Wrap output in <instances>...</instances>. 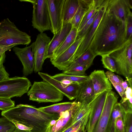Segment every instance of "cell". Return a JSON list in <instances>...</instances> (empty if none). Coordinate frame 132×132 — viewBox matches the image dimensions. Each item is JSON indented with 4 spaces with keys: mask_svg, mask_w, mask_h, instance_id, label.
Returning a JSON list of instances; mask_svg holds the SVG:
<instances>
[{
    "mask_svg": "<svg viewBox=\"0 0 132 132\" xmlns=\"http://www.w3.org/2000/svg\"><path fill=\"white\" fill-rule=\"evenodd\" d=\"M15 102L10 98H0V110L2 111L15 106Z\"/></svg>",
    "mask_w": 132,
    "mask_h": 132,
    "instance_id": "cell-34",
    "label": "cell"
},
{
    "mask_svg": "<svg viewBox=\"0 0 132 132\" xmlns=\"http://www.w3.org/2000/svg\"><path fill=\"white\" fill-rule=\"evenodd\" d=\"M94 0H79L77 10L70 23L72 27L78 30L85 15L93 4Z\"/></svg>",
    "mask_w": 132,
    "mask_h": 132,
    "instance_id": "cell-20",
    "label": "cell"
},
{
    "mask_svg": "<svg viewBox=\"0 0 132 132\" xmlns=\"http://www.w3.org/2000/svg\"><path fill=\"white\" fill-rule=\"evenodd\" d=\"M112 85L122 97L124 94L125 91L124 90L121 85L120 84H113Z\"/></svg>",
    "mask_w": 132,
    "mask_h": 132,
    "instance_id": "cell-43",
    "label": "cell"
},
{
    "mask_svg": "<svg viewBox=\"0 0 132 132\" xmlns=\"http://www.w3.org/2000/svg\"><path fill=\"white\" fill-rule=\"evenodd\" d=\"M13 50L22 63L24 77L32 73L34 71L35 60L31 45L23 48L15 46Z\"/></svg>",
    "mask_w": 132,
    "mask_h": 132,
    "instance_id": "cell-16",
    "label": "cell"
},
{
    "mask_svg": "<svg viewBox=\"0 0 132 132\" xmlns=\"http://www.w3.org/2000/svg\"><path fill=\"white\" fill-rule=\"evenodd\" d=\"M15 126L18 129L22 130L31 131L32 128L28 127L23 124H21L17 121L12 120L11 121Z\"/></svg>",
    "mask_w": 132,
    "mask_h": 132,
    "instance_id": "cell-40",
    "label": "cell"
},
{
    "mask_svg": "<svg viewBox=\"0 0 132 132\" xmlns=\"http://www.w3.org/2000/svg\"><path fill=\"white\" fill-rule=\"evenodd\" d=\"M132 38L128 39L124 45L109 55L114 60L117 73L124 76L129 85L132 86Z\"/></svg>",
    "mask_w": 132,
    "mask_h": 132,
    "instance_id": "cell-3",
    "label": "cell"
},
{
    "mask_svg": "<svg viewBox=\"0 0 132 132\" xmlns=\"http://www.w3.org/2000/svg\"><path fill=\"white\" fill-rule=\"evenodd\" d=\"M1 114L10 121H14L32 128V132H47L51 121L59 117L58 114L47 113L34 106L22 104L2 111Z\"/></svg>",
    "mask_w": 132,
    "mask_h": 132,
    "instance_id": "cell-2",
    "label": "cell"
},
{
    "mask_svg": "<svg viewBox=\"0 0 132 132\" xmlns=\"http://www.w3.org/2000/svg\"><path fill=\"white\" fill-rule=\"evenodd\" d=\"M53 77L59 81L63 79H67L72 81L80 84L90 78L89 76H76L68 75L63 72L56 74Z\"/></svg>",
    "mask_w": 132,
    "mask_h": 132,
    "instance_id": "cell-29",
    "label": "cell"
},
{
    "mask_svg": "<svg viewBox=\"0 0 132 132\" xmlns=\"http://www.w3.org/2000/svg\"><path fill=\"white\" fill-rule=\"evenodd\" d=\"M79 5V0H65L62 11L63 22H70Z\"/></svg>",
    "mask_w": 132,
    "mask_h": 132,
    "instance_id": "cell-23",
    "label": "cell"
},
{
    "mask_svg": "<svg viewBox=\"0 0 132 132\" xmlns=\"http://www.w3.org/2000/svg\"><path fill=\"white\" fill-rule=\"evenodd\" d=\"M96 56L89 49H87L80 56L75 59L67 68L79 65L83 66L87 70L92 64Z\"/></svg>",
    "mask_w": 132,
    "mask_h": 132,
    "instance_id": "cell-26",
    "label": "cell"
},
{
    "mask_svg": "<svg viewBox=\"0 0 132 132\" xmlns=\"http://www.w3.org/2000/svg\"><path fill=\"white\" fill-rule=\"evenodd\" d=\"M109 91L97 95L90 103L91 110L86 127L87 132H92L102 113Z\"/></svg>",
    "mask_w": 132,
    "mask_h": 132,
    "instance_id": "cell-11",
    "label": "cell"
},
{
    "mask_svg": "<svg viewBox=\"0 0 132 132\" xmlns=\"http://www.w3.org/2000/svg\"><path fill=\"white\" fill-rule=\"evenodd\" d=\"M100 7L97 10L95 11L93 15L87 21L81 30L78 32L75 41L86 35L90 27L97 16Z\"/></svg>",
    "mask_w": 132,
    "mask_h": 132,
    "instance_id": "cell-30",
    "label": "cell"
},
{
    "mask_svg": "<svg viewBox=\"0 0 132 132\" xmlns=\"http://www.w3.org/2000/svg\"><path fill=\"white\" fill-rule=\"evenodd\" d=\"M86 69L82 66L77 65L62 71L63 72L68 75L76 76H84L85 74Z\"/></svg>",
    "mask_w": 132,
    "mask_h": 132,
    "instance_id": "cell-32",
    "label": "cell"
},
{
    "mask_svg": "<svg viewBox=\"0 0 132 132\" xmlns=\"http://www.w3.org/2000/svg\"><path fill=\"white\" fill-rule=\"evenodd\" d=\"M78 31V29L76 28L72 27L70 31L64 41L56 50L52 57L50 59L51 62L69 48L75 41Z\"/></svg>",
    "mask_w": 132,
    "mask_h": 132,
    "instance_id": "cell-25",
    "label": "cell"
},
{
    "mask_svg": "<svg viewBox=\"0 0 132 132\" xmlns=\"http://www.w3.org/2000/svg\"><path fill=\"white\" fill-rule=\"evenodd\" d=\"M106 77L113 84H120L123 81L120 76L116 75L110 71H107L105 73Z\"/></svg>",
    "mask_w": 132,
    "mask_h": 132,
    "instance_id": "cell-35",
    "label": "cell"
},
{
    "mask_svg": "<svg viewBox=\"0 0 132 132\" xmlns=\"http://www.w3.org/2000/svg\"><path fill=\"white\" fill-rule=\"evenodd\" d=\"M65 0H46L52 32L54 35L61 28L62 11Z\"/></svg>",
    "mask_w": 132,
    "mask_h": 132,
    "instance_id": "cell-10",
    "label": "cell"
},
{
    "mask_svg": "<svg viewBox=\"0 0 132 132\" xmlns=\"http://www.w3.org/2000/svg\"><path fill=\"white\" fill-rule=\"evenodd\" d=\"M78 95L75 101L81 102L95 96L92 82L90 78L80 84Z\"/></svg>",
    "mask_w": 132,
    "mask_h": 132,
    "instance_id": "cell-21",
    "label": "cell"
},
{
    "mask_svg": "<svg viewBox=\"0 0 132 132\" xmlns=\"http://www.w3.org/2000/svg\"><path fill=\"white\" fill-rule=\"evenodd\" d=\"M31 41V37L20 30L8 18L0 22V45H27Z\"/></svg>",
    "mask_w": 132,
    "mask_h": 132,
    "instance_id": "cell-5",
    "label": "cell"
},
{
    "mask_svg": "<svg viewBox=\"0 0 132 132\" xmlns=\"http://www.w3.org/2000/svg\"><path fill=\"white\" fill-rule=\"evenodd\" d=\"M9 75L4 66L0 69V81L9 78Z\"/></svg>",
    "mask_w": 132,
    "mask_h": 132,
    "instance_id": "cell-42",
    "label": "cell"
},
{
    "mask_svg": "<svg viewBox=\"0 0 132 132\" xmlns=\"http://www.w3.org/2000/svg\"><path fill=\"white\" fill-rule=\"evenodd\" d=\"M101 61L104 68L113 72H116V68L115 62L109 55H102Z\"/></svg>",
    "mask_w": 132,
    "mask_h": 132,
    "instance_id": "cell-33",
    "label": "cell"
},
{
    "mask_svg": "<svg viewBox=\"0 0 132 132\" xmlns=\"http://www.w3.org/2000/svg\"><path fill=\"white\" fill-rule=\"evenodd\" d=\"M120 85L122 87L124 91H125L127 88L128 87V86L127 83V81L126 80L125 81H123L120 84Z\"/></svg>",
    "mask_w": 132,
    "mask_h": 132,
    "instance_id": "cell-47",
    "label": "cell"
},
{
    "mask_svg": "<svg viewBox=\"0 0 132 132\" xmlns=\"http://www.w3.org/2000/svg\"><path fill=\"white\" fill-rule=\"evenodd\" d=\"M17 45H13L10 46H4L0 45V55L5 53L6 51L11 49Z\"/></svg>",
    "mask_w": 132,
    "mask_h": 132,
    "instance_id": "cell-44",
    "label": "cell"
},
{
    "mask_svg": "<svg viewBox=\"0 0 132 132\" xmlns=\"http://www.w3.org/2000/svg\"><path fill=\"white\" fill-rule=\"evenodd\" d=\"M120 103L126 112H132V98L120 101Z\"/></svg>",
    "mask_w": 132,
    "mask_h": 132,
    "instance_id": "cell-39",
    "label": "cell"
},
{
    "mask_svg": "<svg viewBox=\"0 0 132 132\" xmlns=\"http://www.w3.org/2000/svg\"><path fill=\"white\" fill-rule=\"evenodd\" d=\"M116 132H126L124 122L122 117L117 118L115 126Z\"/></svg>",
    "mask_w": 132,
    "mask_h": 132,
    "instance_id": "cell-38",
    "label": "cell"
},
{
    "mask_svg": "<svg viewBox=\"0 0 132 132\" xmlns=\"http://www.w3.org/2000/svg\"><path fill=\"white\" fill-rule=\"evenodd\" d=\"M5 57L6 55L5 53L0 55V69L4 67L3 63L5 61Z\"/></svg>",
    "mask_w": 132,
    "mask_h": 132,
    "instance_id": "cell-46",
    "label": "cell"
},
{
    "mask_svg": "<svg viewBox=\"0 0 132 132\" xmlns=\"http://www.w3.org/2000/svg\"><path fill=\"white\" fill-rule=\"evenodd\" d=\"M31 86L30 80L25 77L5 79L0 81V98L20 97L27 93Z\"/></svg>",
    "mask_w": 132,
    "mask_h": 132,
    "instance_id": "cell-6",
    "label": "cell"
},
{
    "mask_svg": "<svg viewBox=\"0 0 132 132\" xmlns=\"http://www.w3.org/2000/svg\"><path fill=\"white\" fill-rule=\"evenodd\" d=\"M30 100L38 103L56 102L62 101L64 95L48 82L35 81L27 93Z\"/></svg>",
    "mask_w": 132,
    "mask_h": 132,
    "instance_id": "cell-4",
    "label": "cell"
},
{
    "mask_svg": "<svg viewBox=\"0 0 132 132\" xmlns=\"http://www.w3.org/2000/svg\"><path fill=\"white\" fill-rule=\"evenodd\" d=\"M13 132H32L31 130H19L16 128Z\"/></svg>",
    "mask_w": 132,
    "mask_h": 132,
    "instance_id": "cell-48",
    "label": "cell"
},
{
    "mask_svg": "<svg viewBox=\"0 0 132 132\" xmlns=\"http://www.w3.org/2000/svg\"><path fill=\"white\" fill-rule=\"evenodd\" d=\"M96 96L81 102L75 112L71 125L78 122L82 123V121L89 117L91 110L90 103Z\"/></svg>",
    "mask_w": 132,
    "mask_h": 132,
    "instance_id": "cell-22",
    "label": "cell"
},
{
    "mask_svg": "<svg viewBox=\"0 0 132 132\" xmlns=\"http://www.w3.org/2000/svg\"><path fill=\"white\" fill-rule=\"evenodd\" d=\"M85 36L75 41L52 61V64L59 70L63 71L67 69L74 61L76 52Z\"/></svg>",
    "mask_w": 132,
    "mask_h": 132,
    "instance_id": "cell-12",
    "label": "cell"
},
{
    "mask_svg": "<svg viewBox=\"0 0 132 132\" xmlns=\"http://www.w3.org/2000/svg\"><path fill=\"white\" fill-rule=\"evenodd\" d=\"M78 102H66L54 104L49 106L38 108L40 110L50 114L57 113L69 110L72 108Z\"/></svg>",
    "mask_w": 132,
    "mask_h": 132,
    "instance_id": "cell-24",
    "label": "cell"
},
{
    "mask_svg": "<svg viewBox=\"0 0 132 132\" xmlns=\"http://www.w3.org/2000/svg\"><path fill=\"white\" fill-rule=\"evenodd\" d=\"M38 74L43 81L52 85L69 100H72L77 98L80 86V84L73 82L70 85L64 87L60 81L54 79L48 74L39 72H38Z\"/></svg>",
    "mask_w": 132,
    "mask_h": 132,
    "instance_id": "cell-15",
    "label": "cell"
},
{
    "mask_svg": "<svg viewBox=\"0 0 132 132\" xmlns=\"http://www.w3.org/2000/svg\"><path fill=\"white\" fill-rule=\"evenodd\" d=\"M70 22H63L62 27L56 34L50 42L49 45L47 58L50 59L57 49L62 44L72 28Z\"/></svg>",
    "mask_w": 132,
    "mask_h": 132,
    "instance_id": "cell-19",
    "label": "cell"
},
{
    "mask_svg": "<svg viewBox=\"0 0 132 132\" xmlns=\"http://www.w3.org/2000/svg\"><path fill=\"white\" fill-rule=\"evenodd\" d=\"M31 3L33 5L32 26L40 33L51 30L46 0H19Z\"/></svg>",
    "mask_w": 132,
    "mask_h": 132,
    "instance_id": "cell-7",
    "label": "cell"
},
{
    "mask_svg": "<svg viewBox=\"0 0 132 132\" xmlns=\"http://www.w3.org/2000/svg\"><path fill=\"white\" fill-rule=\"evenodd\" d=\"M103 0H94L93 3L84 16L78 29V32L80 31L95 12L97 10Z\"/></svg>",
    "mask_w": 132,
    "mask_h": 132,
    "instance_id": "cell-28",
    "label": "cell"
},
{
    "mask_svg": "<svg viewBox=\"0 0 132 132\" xmlns=\"http://www.w3.org/2000/svg\"><path fill=\"white\" fill-rule=\"evenodd\" d=\"M109 0H103L95 19L91 25L85 38L78 48L74 60L82 54L88 48L101 20L106 9Z\"/></svg>",
    "mask_w": 132,
    "mask_h": 132,
    "instance_id": "cell-13",
    "label": "cell"
},
{
    "mask_svg": "<svg viewBox=\"0 0 132 132\" xmlns=\"http://www.w3.org/2000/svg\"><path fill=\"white\" fill-rule=\"evenodd\" d=\"M80 103L78 102L70 110L61 112L56 123L52 126H49L47 132H62L71 126L75 112Z\"/></svg>",
    "mask_w": 132,
    "mask_h": 132,
    "instance_id": "cell-17",
    "label": "cell"
},
{
    "mask_svg": "<svg viewBox=\"0 0 132 132\" xmlns=\"http://www.w3.org/2000/svg\"><path fill=\"white\" fill-rule=\"evenodd\" d=\"M16 128L14 125L5 117L0 118V132H13Z\"/></svg>",
    "mask_w": 132,
    "mask_h": 132,
    "instance_id": "cell-31",
    "label": "cell"
},
{
    "mask_svg": "<svg viewBox=\"0 0 132 132\" xmlns=\"http://www.w3.org/2000/svg\"><path fill=\"white\" fill-rule=\"evenodd\" d=\"M126 112L120 103L117 102L112 109L110 118L108 126V132H116L115 126L117 118L122 117L123 121Z\"/></svg>",
    "mask_w": 132,
    "mask_h": 132,
    "instance_id": "cell-27",
    "label": "cell"
},
{
    "mask_svg": "<svg viewBox=\"0 0 132 132\" xmlns=\"http://www.w3.org/2000/svg\"><path fill=\"white\" fill-rule=\"evenodd\" d=\"M93 84L95 95L112 89L111 84L103 70H94L89 76Z\"/></svg>",
    "mask_w": 132,
    "mask_h": 132,
    "instance_id": "cell-18",
    "label": "cell"
},
{
    "mask_svg": "<svg viewBox=\"0 0 132 132\" xmlns=\"http://www.w3.org/2000/svg\"><path fill=\"white\" fill-rule=\"evenodd\" d=\"M51 40L45 33H40L37 36L35 41L30 45L34 55V71L36 73L41 70L44 61L47 59L49 45Z\"/></svg>",
    "mask_w": 132,
    "mask_h": 132,
    "instance_id": "cell-8",
    "label": "cell"
},
{
    "mask_svg": "<svg viewBox=\"0 0 132 132\" xmlns=\"http://www.w3.org/2000/svg\"><path fill=\"white\" fill-rule=\"evenodd\" d=\"M86 127L80 123L69 132H86Z\"/></svg>",
    "mask_w": 132,
    "mask_h": 132,
    "instance_id": "cell-41",
    "label": "cell"
},
{
    "mask_svg": "<svg viewBox=\"0 0 132 132\" xmlns=\"http://www.w3.org/2000/svg\"><path fill=\"white\" fill-rule=\"evenodd\" d=\"M106 9L120 20L126 27L127 17L132 14V0H109Z\"/></svg>",
    "mask_w": 132,
    "mask_h": 132,
    "instance_id": "cell-14",
    "label": "cell"
},
{
    "mask_svg": "<svg viewBox=\"0 0 132 132\" xmlns=\"http://www.w3.org/2000/svg\"><path fill=\"white\" fill-rule=\"evenodd\" d=\"M123 122L126 132H132V112H126Z\"/></svg>",
    "mask_w": 132,
    "mask_h": 132,
    "instance_id": "cell-36",
    "label": "cell"
},
{
    "mask_svg": "<svg viewBox=\"0 0 132 132\" xmlns=\"http://www.w3.org/2000/svg\"><path fill=\"white\" fill-rule=\"evenodd\" d=\"M118 97L113 91H108L102 113L92 132H108L110 118Z\"/></svg>",
    "mask_w": 132,
    "mask_h": 132,
    "instance_id": "cell-9",
    "label": "cell"
},
{
    "mask_svg": "<svg viewBox=\"0 0 132 132\" xmlns=\"http://www.w3.org/2000/svg\"><path fill=\"white\" fill-rule=\"evenodd\" d=\"M126 39L132 38V14L128 15L126 21Z\"/></svg>",
    "mask_w": 132,
    "mask_h": 132,
    "instance_id": "cell-37",
    "label": "cell"
},
{
    "mask_svg": "<svg viewBox=\"0 0 132 132\" xmlns=\"http://www.w3.org/2000/svg\"><path fill=\"white\" fill-rule=\"evenodd\" d=\"M60 82L62 86L64 87L70 85L73 82L67 79L62 80L60 81Z\"/></svg>",
    "mask_w": 132,
    "mask_h": 132,
    "instance_id": "cell-45",
    "label": "cell"
},
{
    "mask_svg": "<svg viewBox=\"0 0 132 132\" xmlns=\"http://www.w3.org/2000/svg\"><path fill=\"white\" fill-rule=\"evenodd\" d=\"M127 40L126 27L106 9L87 49L96 56L109 55L122 47Z\"/></svg>",
    "mask_w": 132,
    "mask_h": 132,
    "instance_id": "cell-1",
    "label": "cell"
}]
</instances>
